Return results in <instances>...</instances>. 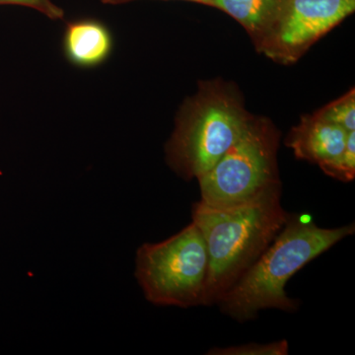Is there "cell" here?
<instances>
[{
	"label": "cell",
	"instance_id": "obj_1",
	"mask_svg": "<svg viewBox=\"0 0 355 355\" xmlns=\"http://www.w3.org/2000/svg\"><path fill=\"white\" fill-rule=\"evenodd\" d=\"M280 200L282 188L240 205H193L191 218L209 256L202 305L216 304L279 234L291 217Z\"/></svg>",
	"mask_w": 355,
	"mask_h": 355
},
{
	"label": "cell",
	"instance_id": "obj_2",
	"mask_svg": "<svg viewBox=\"0 0 355 355\" xmlns=\"http://www.w3.org/2000/svg\"><path fill=\"white\" fill-rule=\"evenodd\" d=\"M354 230V224L321 228L310 217L291 216L272 244L216 304L240 323L254 319L261 310L295 312L298 303L287 295V282Z\"/></svg>",
	"mask_w": 355,
	"mask_h": 355
},
{
	"label": "cell",
	"instance_id": "obj_3",
	"mask_svg": "<svg viewBox=\"0 0 355 355\" xmlns=\"http://www.w3.org/2000/svg\"><path fill=\"white\" fill-rule=\"evenodd\" d=\"M253 116L234 84L200 81L178 112L165 146L167 164L184 180L200 179L241 137Z\"/></svg>",
	"mask_w": 355,
	"mask_h": 355
},
{
	"label": "cell",
	"instance_id": "obj_4",
	"mask_svg": "<svg viewBox=\"0 0 355 355\" xmlns=\"http://www.w3.org/2000/svg\"><path fill=\"white\" fill-rule=\"evenodd\" d=\"M280 132L272 121L253 116L237 141L198 180L202 202L240 205L282 188L277 150Z\"/></svg>",
	"mask_w": 355,
	"mask_h": 355
},
{
	"label": "cell",
	"instance_id": "obj_5",
	"mask_svg": "<svg viewBox=\"0 0 355 355\" xmlns=\"http://www.w3.org/2000/svg\"><path fill=\"white\" fill-rule=\"evenodd\" d=\"M207 272V246L193 221L164 241L146 243L137 251L135 279L153 305H202Z\"/></svg>",
	"mask_w": 355,
	"mask_h": 355
},
{
	"label": "cell",
	"instance_id": "obj_6",
	"mask_svg": "<svg viewBox=\"0 0 355 355\" xmlns=\"http://www.w3.org/2000/svg\"><path fill=\"white\" fill-rule=\"evenodd\" d=\"M354 10L355 0H286L277 24L257 51L277 64H294Z\"/></svg>",
	"mask_w": 355,
	"mask_h": 355
},
{
	"label": "cell",
	"instance_id": "obj_7",
	"mask_svg": "<svg viewBox=\"0 0 355 355\" xmlns=\"http://www.w3.org/2000/svg\"><path fill=\"white\" fill-rule=\"evenodd\" d=\"M349 132L315 112L302 116L287 135L286 144L296 158L317 164L323 170L340 157Z\"/></svg>",
	"mask_w": 355,
	"mask_h": 355
},
{
	"label": "cell",
	"instance_id": "obj_8",
	"mask_svg": "<svg viewBox=\"0 0 355 355\" xmlns=\"http://www.w3.org/2000/svg\"><path fill=\"white\" fill-rule=\"evenodd\" d=\"M64 49L72 64L80 67H98L111 55L113 38L108 28L99 21H74L65 29Z\"/></svg>",
	"mask_w": 355,
	"mask_h": 355
},
{
	"label": "cell",
	"instance_id": "obj_9",
	"mask_svg": "<svg viewBox=\"0 0 355 355\" xmlns=\"http://www.w3.org/2000/svg\"><path fill=\"white\" fill-rule=\"evenodd\" d=\"M212 7L227 13L246 30L258 49L284 10L286 0H211Z\"/></svg>",
	"mask_w": 355,
	"mask_h": 355
},
{
	"label": "cell",
	"instance_id": "obj_10",
	"mask_svg": "<svg viewBox=\"0 0 355 355\" xmlns=\"http://www.w3.org/2000/svg\"><path fill=\"white\" fill-rule=\"evenodd\" d=\"M324 119L347 130H355V90L350 89L347 94L342 96L317 111Z\"/></svg>",
	"mask_w": 355,
	"mask_h": 355
},
{
	"label": "cell",
	"instance_id": "obj_11",
	"mask_svg": "<svg viewBox=\"0 0 355 355\" xmlns=\"http://www.w3.org/2000/svg\"><path fill=\"white\" fill-rule=\"evenodd\" d=\"M328 176L340 180L343 182H350L355 177V132L352 130L347 133V141L340 157L333 164L327 166L322 170Z\"/></svg>",
	"mask_w": 355,
	"mask_h": 355
},
{
	"label": "cell",
	"instance_id": "obj_12",
	"mask_svg": "<svg viewBox=\"0 0 355 355\" xmlns=\"http://www.w3.org/2000/svg\"><path fill=\"white\" fill-rule=\"evenodd\" d=\"M287 340L270 343H246L228 347H214L209 350V355H287L288 354Z\"/></svg>",
	"mask_w": 355,
	"mask_h": 355
},
{
	"label": "cell",
	"instance_id": "obj_13",
	"mask_svg": "<svg viewBox=\"0 0 355 355\" xmlns=\"http://www.w3.org/2000/svg\"><path fill=\"white\" fill-rule=\"evenodd\" d=\"M19 6L34 9L51 20H62L64 17V10L57 6L53 0H0V6Z\"/></svg>",
	"mask_w": 355,
	"mask_h": 355
},
{
	"label": "cell",
	"instance_id": "obj_14",
	"mask_svg": "<svg viewBox=\"0 0 355 355\" xmlns=\"http://www.w3.org/2000/svg\"><path fill=\"white\" fill-rule=\"evenodd\" d=\"M135 1V0H102L103 3L106 6H116V4L128 3V2ZM184 1L196 2V3L205 4L212 7L211 0H184Z\"/></svg>",
	"mask_w": 355,
	"mask_h": 355
}]
</instances>
